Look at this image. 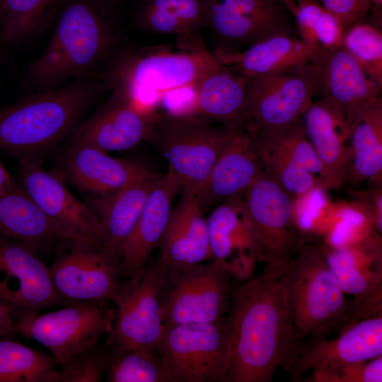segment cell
<instances>
[{"label": "cell", "mask_w": 382, "mask_h": 382, "mask_svg": "<svg viewBox=\"0 0 382 382\" xmlns=\"http://www.w3.org/2000/svg\"><path fill=\"white\" fill-rule=\"evenodd\" d=\"M224 323L227 382H271L296 345L278 279L260 274L233 286Z\"/></svg>", "instance_id": "6da1fadb"}, {"label": "cell", "mask_w": 382, "mask_h": 382, "mask_svg": "<svg viewBox=\"0 0 382 382\" xmlns=\"http://www.w3.org/2000/svg\"><path fill=\"white\" fill-rule=\"evenodd\" d=\"M103 89L100 80L81 79L0 107V150L40 157L76 127Z\"/></svg>", "instance_id": "7a4b0ae2"}, {"label": "cell", "mask_w": 382, "mask_h": 382, "mask_svg": "<svg viewBox=\"0 0 382 382\" xmlns=\"http://www.w3.org/2000/svg\"><path fill=\"white\" fill-rule=\"evenodd\" d=\"M183 46L185 50L180 51L161 46L121 52L108 59L99 80L110 91L112 98L144 115L150 98L195 87L220 64L202 43Z\"/></svg>", "instance_id": "3957f363"}, {"label": "cell", "mask_w": 382, "mask_h": 382, "mask_svg": "<svg viewBox=\"0 0 382 382\" xmlns=\"http://www.w3.org/2000/svg\"><path fill=\"white\" fill-rule=\"evenodd\" d=\"M91 0H71L63 8L41 54L29 66L27 81L44 91L95 70L110 57L112 30Z\"/></svg>", "instance_id": "277c9868"}, {"label": "cell", "mask_w": 382, "mask_h": 382, "mask_svg": "<svg viewBox=\"0 0 382 382\" xmlns=\"http://www.w3.org/2000/svg\"><path fill=\"white\" fill-rule=\"evenodd\" d=\"M277 279L296 343L346 325L351 300L346 299L323 247L306 241Z\"/></svg>", "instance_id": "5b68a950"}, {"label": "cell", "mask_w": 382, "mask_h": 382, "mask_svg": "<svg viewBox=\"0 0 382 382\" xmlns=\"http://www.w3.org/2000/svg\"><path fill=\"white\" fill-rule=\"evenodd\" d=\"M261 273L277 279L306 241L291 197L265 171L244 191Z\"/></svg>", "instance_id": "8992f818"}, {"label": "cell", "mask_w": 382, "mask_h": 382, "mask_svg": "<svg viewBox=\"0 0 382 382\" xmlns=\"http://www.w3.org/2000/svg\"><path fill=\"white\" fill-rule=\"evenodd\" d=\"M322 57L250 79L242 130L255 134L300 120L321 92Z\"/></svg>", "instance_id": "52a82bcc"}, {"label": "cell", "mask_w": 382, "mask_h": 382, "mask_svg": "<svg viewBox=\"0 0 382 382\" xmlns=\"http://www.w3.org/2000/svg\"><path fill=\"white\" fill-rule=\"evenodd\" d=\"M167 274L158 260H149L139 272L123 279L110 299L115 313L105 345L156 354L164 331L160 304Z\"/></svg>", "instance_id": "ba28073f"}, {"label": "cell", "mask_w": 382, "mask_h": 382, "mask_svg": "<svg viewBox=\"0 0 382 382\" xmlns=\"http://www.w3.org/2000/svg\"><path fill=\"white\" fill-rule=\"evenodd\" d=\"M115 313L109 301L74 302L52 312L25 314L16 323V331L45 347L62 368L98 345Z\"/></svg>", "instance_id": "9c48e42d"}, {"label": "cell", "mask_w": 382, "mask_h": 382, "mask_svg": "<svg viewBox=\"0 0 382 382\" xmlns=\"http://www.w3.org/2000/svg\"><path fill=\"white\" fill-rule=\"evenodd\" d=\"M238 131L195 118H152L147 141L163 154L169 168L180 179L182 194L195 196L222 149Z\"/></svg>", "instance_id": "30bf717a"}, {"label": "cell", "mask_w": 382, "mask_h": 382, "mask_svg": "<svg viewBox=\"0 0 382 382\" xmlns=\"http://www.w3.org/2000/svg\"><path fill=\"white\" fill-rule=\"evenodd\" d=\"M233 279L229 272L214 259L167 274L160 304L164 325L224 319L229 308Z\"/></svg>", "instance_id": "8fae6325"}, {"label": "cell", "mask_w": 382, "mask_h": 382, "mask_svg": "<svg viewBox=\"0 0 382 382\" xmlns=\"http://www.w3.org/2000/svg\"><path fill=\"white\" fill-rule=\"evenodd\" d=\"M224 320L164 325L155 353L174 382H227L229 348Z\"/></svg>", "instance_id": "7c38bea8"}, {"label": "cell", "mask_w": 382, "mask_h": 382, "mask_svg": "<svg viewBox=\"0 0 382 382\" xmlns=\"http://www.w3.org/2000/svg\"><path fill=\"white\" fill-rule=\"evenodd\" d=\"M19 159L23 188L63 238L103 248L100 218L69 191L62 175L46 169L40 157Z\"/></svg>", "instance_id": "4fadbf2b"}, {"label": "cell", "mask_w": 382, "mask_h": 382, "mask_svg": "<svg viewBox=\"0 0 382 382\" xmlns=\"http://www.w3.org/2000/svg\"><path fill=\"white\" fill-rule=\"evenodd\" d=\"M310 335L296 343L282 366L291 381L310 371L330 369L382 356V316L363 318L342 328L337 337Z\"/></svg>", "instance_id": "5bb4252c"}, {"label": "cell", "mask_w": 382, "mask_h": 382, "mask_svg": "<svg viewBox=\"0 0 382 382\" xmlns=\"http://www.w3.org/2000/svg\"><path fill=\"white\" fill-rule=\"evenodd\" d=\"M69 241L49 267L57 293L69 303L110 302L125 278L121 261L103 248Z\"/></svg>", "instance_id": "9a60e30c"}, {"label": "cell", "mask_w": 382, "mask_h": 382, "mask_svg": "<svg viewBox=\"0 0 382 382\" xmlns=\"http://www.w3.org/2000/svg\"><path fill=\"white\" fill-rule=\"evenodd\" d=\"M0 301L23 314L66 303L34 248L0 236Z\"/></svg>", "instance_id": "2e32d148"}, {"label": "cell", "mask_w": 382, "mask_h": 382, "mask_svg": "<svg viewBox=\"0 0 382 382\" xmlns=\"http://www.w3.org/2000/svg\"><path fill=\"white\" fill-rule=\"evenodd\" d=\"M323 250L343 291L352 296L350 322L382 316L381 236Z\"/></svg>", "instance_id": "e0dca14e"}, {"label": "cell", "mask_w": 382, "mask_h": 382, "mask_svg": "<svg viewBox=\"0 0 382 382\" xmlns=\"http://www.w3.org/2000/svg\"><path fill=\"white\" fill-rule=\"evenodd\" d=\"M207 1V27L228 45L248 47L274 34H294L289 12L278 0Z\"/></svg>", "instance_id": "ac0fdd59"}, {"label": "cell", "mask_w": 382, "mask_h": 382, "mask_svg": "<svg viewBox=\"0 0 382 382\" xmlns=\"http://www.w3.org/2000/svg\"><path fill=\"white\" fill-rule=\"evenodd\" d=\"M207 222L212 259L233 279L243 282L253 277L258 260L243 194L216 204Z\"/></svg>", "instance_id": "d6986e66"}, {"label": "cell", "mask_w": 382, "mask_h": 382, "mask_svg": "<svg viewBox=\"0 0 382 382\" xmlns=\"http://www.w3.org/2000/svg\"><path fill=\"white\" fill-rule=\"evenodd\" d=\"M141 167L126 159L112 158L88 143L72 139L63 158L61 175L88 199L105 200L107 207Z\"/></svg>", "instance_id": "ffe728a7"}, {"label": "cell", "mask_w": 382, "mask_h": 382, "mask_svg": "<svg viewBox=\"0 0 382 382\" xmlns=\"http://www.w3.org/2000/svg\"><path fill=\"white\" fill-rule=\"evenodd\" d=\"M325 51L291 33L270 35L246 49L218 47L217 61L239 75L249 79L275 72L320 59Z\"/></svg>", "instance_id": "44dd1931"}, {"label": "cell", "mask_w": 382, "mask_h": 382, "mask_svg": "<svg viewBox=\"0 0 382 382\" xmlns=\"http://www.w3.org/2000/svg\"><path fill=\"white\" fill-rule=\"evenodd\" d=\"M301 120L323 167V189H339L345 183L350 129L344 114L323 96L312 102Z\"/></svg>", "instance_id": "7402d4cb"}, {"label": "cell", "mask_w": 382, "mask_h": 382, "mask_svg": "<svg viewBox=\"0 0 382 382\" xmlns=\"http://www.w3.org/2000/svg\"><path fill=\"white\" fill-rule=\"evenodd\" d=\"M157 260L173 274L212 259L207 219L193 195H181L173 208Z\"/></svg>", "instance_id": "603a6c76"}, {"label": "cell", "mask_w": 382, "mask_h": 382, "mask_svg": "<svg viewBox=\"0 0 382 382\" xmlns=\"http://www.w3.org/2000/svg\"><path fill=\"white\" fill-rule=\"evenodd\" d=\"M182 190V182L170 168L161 175L150 192L138 221L122 253L124 277L139 272L150 260L160 245L166 229L175 197Z\"/></svg>", "instance_id": "cb8c5ba5"}, {"label": "cell", "mask_w": 382, "mask_h": 382, "mask_svg": "<svg viewBox=\"0 0 382 382\" xmlns=\"http://www.w3.org/2000/svg\"><path fill=\"white\" fill-rule=\"evenodd\" d=\"M264 171L251 135L238 130L222 149L195 197L203 210L216 206L243 194Z\"/></svg>", "instance_id": "d4e9b609"}, {"label": "cell", "mask_w": 382, "mask_h": 382, "mask_svg": "<svg viewBox=\"0 0 382 382\" xmlns=\"http://www.w3.org/2000/svg\"><path fill=\"white\" fill-rule=\"evenodd\" d=\"M323 96L334 103L351 125L359 109L381 88L344 48L325 52L321 60Z\"/></svg>", "instance_id": "484cf974"}, {"label": "cell", "mask_w": 382, "mask_h": 382, "mask_svg": "<svg viewBox=\"0 0 382 382\" xmlns=\"http://www.w3.org/2000/svg\"><path fill=\"white\" fill-rule=\"evenodd\" d=\"M152 118L111 98L110 103L76 127L72 139L105 152L129 149L148 140Z\"/></svg>", "instance_id": "4316f807"}, {"label": "cell", "mask_w": 382, "mask_h": 382, "mask_svg": "<svg viewBox=\"0 0 382 382\" xmlns=\"http://www.w3.org/2000/svg\"><path fill=\"white\" fill-rule=\"evenodd\" d=\"M382 99L381 96L363 105L350 125L347 140L345 183L365 180L381 183Z\"/></svg>", "instance_id": "83f0119b"}, {"label": "cell", "mask_w": 382, "mask_h": 382, "mask_svg": "<svg viewBox=\"0 0 382 382\" xmlns=\"http://www.w3.org/2000/svg\"><path fill=\"white\" fill-rule=\"evenodd\" d=\"M160 176L141 166L103 212L100 221L103 249L120 261L123 247Z\"/></svg>", "instance_id": "f1b7e54d"}, {"label": "cell", "mask_w": 382, "mask_h": 382, "mask_svg": "<svg viewBox=\"0 0 382 382\" xmlns=\"http://www.w3.org/2000/svg\"><path fill=\"white\" fill-rule=\"evenodd\" d=\"M249 80L220 64L207 73L195 87L197 112L223 125L242 130Z\"/></svg>", "instance_id": "f546056e"}, {"label": "cell", "mask_w": 382, "mask_h": 382, "mask_svg": "<svg viewBox=\"0 0 382 382\" xmlns=\"http://www.w3.org/2000/svg\"><path fill=\"white\" fill-rule=\"evenodd\" d=\"M0 236L33 248L63 238L25 189L17 185L0 197Z\"/></svg>", "instance_id": "4dcf8cb0"}, {"label": "cell", "mask_w": 382, "mask_h": 382, "mask_svg": "<svg viewBox=\"0 0 382 382\" xmlns=\"http://www.w3.org/2000/svg\"><path fill=\"white\" fill-rule=\"evenodd\" d=\"M137 23L156 34L192 35L207 27V0H145L138 13Z\"/></svg>", "instance_id": "1f68e13d"}, {"label": "cell", "mask_w": 382, "mask_h": 382, "mask_svg": "<svg viewBox=\"0 0 382 382\" xmlns=\"http://www.w3.org/2000/svg\"><path fill=\"white\" fill-rule=\"evenodd\" d=\"M65 0H4L0 23L4 42L14 45L44 31Z\"/></svg>", "instance_id": "d6a6232c"}, {"label": "cell", "mask_w": 382, "mask_h": 382, "mask_svg": "<svg viewBox=\"0 0 382 382\" xmlns=\"http://www.w3.org/2000/svg\"><path fill=\"white\" fill-rule=\"evenodd\" d=\"M104 376L108 382H174L156 354L149 356L117 346L103 347Z\"/></svg>", "instance_id": "836d02e7"}, {"label": "cell", "mask_w": 382, "mask_h": 382, "mask_svg": "<svg viewBox=\"0 0 382 382\" xmlns=\"http://www.w3.org/2000/svg\"><path fill=\"white\" fill-rule=\"evenodd\" d=\"M265 172L294 199L323 190L319 179L263 137L250 134Z\"/></svg>", "instance_id": "e575fe53"}, {"label": "cell", "mask_w": 382, "mask_h": 382, "mask_svg": "<svg viewBox=\"0 0 382 382\" xmlns=\"http://www.w3.org/2000/svg\"><path fill=\"white\" fill-rule=\"evenodd\" d=\"M56 365L52 356L0 339V382H48Z\"/></svg>", "instance_id": "d590c367"}, {"label": "cell", "mask_w": 382, "mask_h": 382, "mask_svg": "<svg viewBox=\"0 0 382 382\" xmlns=\"http://www.w3.org/2000/svg\"><path fill=\"white\" fill-rule=\"evenodd\" d=\"M299 37L325 52L341 47L345 27L316 0H296Z\"/></svg>", "instance_id": "8d00e7d4"}, {"label": "cell", "mask_w": 382, "mask_h": 382, "mask_svg": "<svg viewBox=\"0 0 382 382\" xmlns=\"http://www.w3.org/2000/svg\"><path fill=\"white\" fill-rule=\"evenodd\" d=\"M341 47L382 87V33L378 28L354 23L345 29Z\"/></svg>", "instance_id": "74e56055"}, {"label": "cell", "mask_w": 382, "mask_h": 382, "mask_svg": "<svg viewBox=\"0 0 382 382\" xmlns=\"http://www.w3.org/2000/svg\"><path fill=\"white\" fill-rule=\"evenodd\" d=\"M381 382L382 356L344 364L330 369L315 370L299 382Z\"/></svg>", "instance_id": "f35d334b"}, {"label": "cell", "mask_w": 382, "mask_h": 382, "mask_svg": "<svg viewBox=\"0 0 382 382\" xmlns=\"http://www.w3.org/2000/svg\"><path fill=\"white\" fill-rule=\"evenodd\" d=\"M103 348L99 345L82 353L60 370L54 369L48 382H98L104 376Z\"/></svg>", "instance_id": "ab89813d"}, {"label": "cell", "mask_w": 382, "mask_h": 382, "mask_svg": "<svg viewBox=\"0 0 382 382\" xmlns=\"http://www.w3.org/2000/svg\"><path fill=\"white\" fill-rule=\"evenodd\" d=\"M320 4L347 28L357 22L371 6L369 0H320Z\"/></svg>", "instance_id": "60d3db41"}, {"label": "cell", "mask_w": 382, "mask_h": 382, "mask_svg": "<svg viewBox=\"0 0 382 382\" xmlns=\"http://www.w3.org/2000/svg\"><path fill=\"white\" fill-rule=\"evenodd\" d=\"M11 311V309L0 301V337H11L17 334Z\"/></svg>", "instance_id": "b9f144b4"}, {"label": "cell", "mask_w": 382, "mask_h": 382, "mask_svg": "<svg viewBox=\"0 0 382 382\" xmlns=\"http://www.w3.org/2000/svg\"><path fill=\"white\" fill-rule=\"evenodd\" d=\"M16 186L11 175L0 158V197Z\"/></svg>", "instance_id": "7bdbcfd3"}, {"label": "cell", "mask_w": 382, "mask_h": 382, "mask_svg": "<svg viewBox=\"0 0 382 382\" xmlns=\"http://www.w3.org/2000/svg\"><path fill=\"white\" fill-rule=\"evenodd\" d=\"M294 16L296 8V0H278Z\"/></svg>", "instance_id": "ee69618b"}, {"label": "cell", "mask_w": 382, "mask_h": 382, "mask_svg": "<svg viewBox=\"0 0 382 382\" xmlns=\"http://www.w3.org/2000/svg\"><path fill=\"white\" fill-rule=\"evenodd\" d=\"M100 11H105L106 8L115 0H91Z\"/></svg>", "instance_id": "f6af8a7d"}, {"label": "cell", "mask_w": 382, "mask_h": 382, "mask_svg": "<svg viewBox=\"0 0 382 382\" xmlns=\"http://www.w3.org/2000/svg\"><path fill=\"white\" fill-rule=\"evenodd\" d=\"M370 1L371 4H374L377 6H381L382 4V0H369Z\"/></svg>", "instance_id": "bcb514c9"}, {"label": "cell", "mask_w": 382, "mask_h": 382, "mask_svg": "<svg viewBox=\"0 0 382 382\" xmlns=\"http://www.w3.org/2000/svg\"><path fill=\"white\" fill-rule=\"evenodd\" d=\"M4 42L3 37H2V31H1V27L0 23V43Z\"/></svg>", "instance_id": "7dc6e473"}, {"label": "cell", "mask_w": 382, "mask_h": 382, "mask_svg": "<svg viewBox=\"0 0 382 382\" xmlns=\"http://www.w3.org/2000/svg\"><path fill=\"white\" fill-rule=\"evenodd\" d=\"M3 1H4V0H0V11H1V7H2Z\"/></svg>", "instance_id": "c3c4849f"}]
</instances>
